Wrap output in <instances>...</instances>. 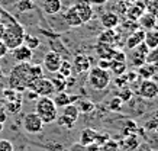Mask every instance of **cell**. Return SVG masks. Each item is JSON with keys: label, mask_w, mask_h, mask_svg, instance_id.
I'll return each instance as SVG.
<instances>
[{"label": "cell", "mask_w": 158, "mask_h": 151, "mask_svg": "<svg viewBox=\"0 0 158 151\" xmlns=\"http://www.w3.org/2000/svg\"><path fill=\"white\" fill-rule=\"evenodd\" d=\"M116 96H118V98H119L120 100L125 103V102H129L131 99H132V96H134V92H132L129 87H126V86H125V87H120L119 89V93H118Z\"/></svg>", "instance_id": "obj_32"}, {"label": "cell", "mask_w": 158, "mask_h": 151, "mask_svg": "<svg viewBox=\"0 0 158 151\" xmlns=\"http://www.w3.org/2000/svg\"><path fill=\"white\" fill-rule=\"evenodd\" d=\"M139 94L145 99H155L158 96V83L152 78H145L139 84Z\"/></svg>", "instance_id": "obj_8"}, {"label": "cell", "mask_w": 158, "mask_h": 151, "mask_svg": "<svg viewBox=\"0 0 158 151\" xmlns=\"http://www.w3.org/2000/svg\"><path fill=\"white\" fill-rule=\"evenodd\" d=\"M65 118H68L71 122L76 124L78 121V118H80V111H78V107H77L76 103H70V105H65V106L62 107V113Z\"/></svg>", "instance_id": "obj_18"}, {"label": "cell", "mask_w": 158, "mask_h": 151, "mask_svg": "<svg viewBox=\"0 0 158 151\" xmlns=\"http://www.w3.org/2000/svg\"><path fill=\"white\" fill-rule=\"evenodd\" d=\"M89 86H90L93 90H97V92H102L107 89V86L112 82V77H110V71L109 70H105V68L100 67H93L89 70Z\"/></svg>", "instance_id": "obj_4"}, {"label": "cell", "mask_w": 158, "mask_h": 151, "mask_svg": "<svg viewBox=\"0 0 158 151\" xmlns=\"http://www.w3.org/2000/svg\"><path fill=\"white\" fill-rule=\"evenodd\" d=\"M2 93H3V99H5L6 102L23 100V94H22V92H18V90H15V89H12V87H6Z\"/></svg>", "instance_id": "obj_23"}, {"label": "cell", "mask_w": 158, "mask_h": 151, "mask_svg": "<svg viewBox=\"0 0 158 151\" xmlns=\"http://www.w3.org/2000/svg\"><path fill=\"white\" fill-rule=\"evenodd\" d=\"M23 44L28 47V48H31L32 51L34 49H36L41 45V41H39V38H36V36H34V35H28L25 34V38H23Z\"/></svg>", "instance_id": "obj_31"}, {"label": "cell", "mask_w": 158, "mask_h": 151, "mask_svg": "<svg viewBox=\"0 0 158 151\" xmlns=\"http://www.w3.org/2000/svg\"><path fill=\"white\" fill-rule=\"evenodd\" d=\"M109 71H112L113 74L116 76H122L125 74L126 71V63L125 61H110V67H109Z\"/></svg>", "instance_id": "obj_28"}, {"label": "cell", "mask_w": 158, "mask_h": 151, "mask_svg": "<svg viewBox=\"0 0 158 151\" xmlns=\"http://www.w3.org/2000/svg\"><path fill=\"white\" fill-rule=\"evenodd\" d=\"M61 77L64 78H67L71 76L73 73V65H71V61H68V60H62L61 61V65H60V68H58V71H57Z\"/></svg>", "instance_id": "obj_29"}, {"label": "cell", "mask_w": 158, "mask_h": 151, "mask_svg": "<svg viewBox=\"0 0 158 151\" xmlns=\"http://www.w3.org/2000/svg\"><path fill=\"white\" fill-rule=\"evenodd\" d=\"M44 125L45 124L42 122V119L35 112H28L22 121V127L28 134H39L44 129Z\"/></svg>", "instance_id": "obj_5"}, {"label": "cell", "mask_w": 158, "mask_h": 151, "mask_svg": "<svg viewBox=\"0 0 158 151\" xmlns=\"http://www.w3.org/2000/svg\"><path fill=\"white\" fill-rule=\"evenodd\" d=\"M138 20H139V25L142 26V29H145V31H152L157 18H155L152 13H144V15L141 16Z\"/></svg>", "instance_id": "obj_22"}, {"label": "cell", "mask_w": 158, "mask_h": 151, "mask_svg": "<svg viewBox=\"0 0 158 151\" xmlns=\"http://www.w3.org/2000/svg\"><path fill=\"white\" fill-rule=\"evenodd\" d=\"M71 65H73V70H74L77 74L89 73V70L91 68L90 57L83 55V54H78V55H76V57H74Z\"/></svg>", "instance_id": "obj_10"}, {"label": "cell", "mask_w": 158, "mask_h": 151, "mask_svg": "<svg viewBox=\"0 0 158 151\" xmlns=\"http://www.w3.org/2000/svg\"><path fill=\"white\" fill-rule=\"evenodd\" d=\"M2 12V18H0V22L6 26L5 34H3V38L2 41L5 42V45L10 49L19 47L20 44H23V38H25V28L22 25L15 19L12 15H9L6 10L0 9Z\"/></svg>", "instance_id": "obj_1"}, {"label": "cell", "mask_w": 158, "mask_h": 151, "mask_svg": "<svg viewBox=\"0 0 158 151\" xmlns=\"http://www.w3.org/2000/svg\"><path fill=\"white\" fill-rule=\"evenodd\" d=\"M110 61H112V60L100 58V61H99V65H97V67L105 68V70H109V67H110Z\"/></svg>", "instance_id": "obj_40"}, {"label": "cell", "mask_w": 158, "mask_h": 151, "mask_svg": "<svg viewBox=\"0 0 158 151\" xmlns=\"http://www.w3.org/2000/svg\"><path fill=\"white\" fill-rule=\"evenodd\" d=\"M29 67H31V63H18L12 68L9 74V87L18 92H25L29 87V84L32 83Z\"/></svg>", "instance_id": "obj_2"}, {"label": "cell", "mask_w": 158, "mask_h": 151, "mask_svg": "<svg viewBox=\"0 0 158 151\" xmlns=\"http://www.w3.org/2000/svg\"><path fill=\"white\" fill-rule=\"evenodd\" d=\"M6 121H7V113H6V111H0V122L5 124Z\"/></svg>", "instance_id": "obj_44"}, {"label": "cell", "mask_w": 158, "mask_h": 151, "mask_svg": "<svg viewBox=\"0 0 158 151\" xmlns=\"http://www.w3.org/2000/svg\"><path fill=\"white\" fill-rule=\"evenodd\" d=\"M51 83H52V86H54V90H55V93H57V92H64V90L67 89L65 78L61 77L60 74H58L57 77H52V78H51Z\"/></svg>", "instance_id": "obj_30"}, {"label": "cell", "mask_w": 158, "mask_h": 151, "mask_svg": "<svg viewBox=\"0 0 158 151\" xmlns=\"http://www.w3.org/2000/svg\"><path fill=\"white\" fill-rule=\"evenodd\" d=\"M22 103L23 100H13V102H6V111L9 113H18L22 109Z\"/></svg>", "instance_id": "obj_33"}, {"label": "cell", "mask_w": 158, "mask_h": 151, "mask_svg": "<svg viewBox=\"0 0 158 151\" xmlns=\"http://www.w3.org/2000/svg\"><path fill=\"white\" fill-rule=\"evenodd\" d=\"M145 32L147 31L139 28V29H135L134 32H131L128 39H126V48L128 49H134L136 48L138 45H141L144 42V38H145Z\"/></svg>", "instance_id": "obj_13"}, {"label": "cell", "mask_w": 158, "mask_h": 151, "mask_svg": "<svg viewBox=\"0 0 158 151\" xmlns=\"http://www.w3.org/2000/svg\"><path fill=\"white\" fill-rule=\"evenodd\" d=\"M144 44L148 47L149 49L158 48V34L154 31H147L144 38Z\"/></svg>", "instance_id": "obj_27"}, {"label": "cell", "mask_w": 158, "mask_h": 151, "mask_svg": "<svg viewBox=\"0 0 158 151\" xmlns=\"http://www.w3.org/2000/svg\"><path fill=\"white\" fill-rule=\"evenodd\" d=\"M100 23L105 29H115L116 26L120 25L119 15L115 13V12H105L100 16Z\"/></svg>", "instance_id": "obj_12"}, {"label": "cell", "mask_w": 158, "mask_h": 151, "mask_svg": "<svg viewBox=\"0 0 158 151\" xmlns=\"http://www.w3.org/2000/svg\"><path fill=\"white\" fill-rule=\"evenodd\" d=\"M0 151H15V147L9 140L2 138V140H0Z\"/></svg>", "instance_id": "obj_38"}, {"label": "cell", "mask_w": 158, "mask_h": 151, "mask_svg": "<svg viewBox=\"0 0 158 151\" xmlns=\"http://www.w3.org/2000/svg\"><path fill=\"white\" fill-rule=\"evenodd\" d=\"M3 129H5V124H2V122H0V132L3 131Z\"/></svg>", "instance_id": "obj_48"}, {"label": "cell", "mask_w": 158, "mask_h": 151, "mask_svg": "<svg viewBox=\"0 0 158 151\" xmlns=\"http://www.w3.org/2000/svg\"><path fill=\"white\" fill-rule=\"evenodd\" d=\"M5 29H6V26L2 22H0V39L3 38V34H5Z\"/></svg>", "instance_id": "obj_46"}, {"label": "cell", "mask_w": 158, "mask_h": 151, "mask_svg": "<svg viewBox=\"0 0 158 151\" xmlns=\"http://www.w3.org/2000/svg\"><path fill=\"white\" fill-rule=\"evenodd\" d=\"M62 18L65 20V23H67L68 26H73V28H78V26L83 25L80 18H78V15H77L76 9H74V6H70V7L62 13Z\"/></svg>", "instance_id": "obj_15"}, {"label": "cell", "mask_w": 158, "mask_h": 151, "mask_svg": "<svg viewBox=\"0 0 158 151\" xmlns=\"http://www.w3.org/2000/svg\"><path fill=\"white\" fill-rule=\"evenodd\" d=\"M90 2V5H99V6H102V5H106L109 0H89Z\"/></svg>", "instance_id": "obj_43"}, {"label": "cell", "mask_w": 158, "mask_h": 151, "mask_svg": "<svg viewBox=\"0 0 158 151\" xmlns=\"http://www.w3.org/2000/svg\"><path fill=\"white\" fill-rule=\"evenodd\" d=\"M86 151H100V145H97L96 142L89 144V145L86 147Z\"/></svg>", "instance_id": "obj_42"}, {"label": "cell", "mask_w": 158, "mask_h": 151, "mask_svg": "<svg viewBox=\"0 0 158 151\" xmlns=\"http://www.w3.org/2000/svg\"><path fill=\"white\" fill-rule=\"evenodd\" d=\"M44 124H52L58 116V107L49 96H39L35 100V111Z\"/></svg>", "instance_id": "obj_3"}, {"label": "cell", "mask_w": 158, "mask_h": 151, "mask_svg": "<svg viewBox=\"0 0 158 151\" xmlns=\"http://www.w3.org/2000/svg\"><path fill=\"white\" fill-rule=\"evenodd\" d=\"M18 9L19 12H31L35 9V2L34 0H20L18 3Z\"/></svg>", "instance_id": "obj_34"}, {"label": "cell", "mask_w": 158, "mask_h": 151, "mask_svg": "<svg viewBox=\"0 0 158 151\" xmlns=\"http://www.w3.org/2000/svg\"><path fill=\"white\" fill-rule=\"evenodd\" d=\"M145 63H149L158 67V48L149 49V52L147 54V58H145Z\"/></svg>", "instance_id": "obj_36"}, {"label": "cell", "mask_w": 158, "mask_h": 151, "mask_svg": "<svg viewBox=\"0 0 158 151\" xmlns=\"http://www.w3.org/2000/svg\"><path fill=\"white\" fill-rule=\"evenodd\" d=\"M138 145H139V141L134 134L125 136V140H122V148L125 151H134L135 148H138Z\"/></svg>", "instance_id": "obj_25"}, {"label": "cell", "mask_w": 158, "mask_h": 151, "mask_svg": "<svg viewBox=\"0 0 158 151\" xmlns=\"http://www.w3.org/2000/svg\"><path fill=\"white\" fill-rule=\"evenodd\" d=\"M0 111H6V100L3 98L0 99Z\"/></svg>", "instance_id": "obj_45"}, {"label": "cell", "mask_w": 158, "mask_h": 151, "mask_svg": "<svg viewBox=\"0 0 158 151\" xmlns=\"http://www.w3.org/2000/svg\"><path fill=\"white\" fill-rule=\"evenodd\" d=\"M29 74H31V78H32V82H34L35 78L42 77L44 70L41 65H32V64H31V67H29Z\"/></svg>", "instance_id": "obj_37"}, {"label": "cell", "mask_w": 158, "mask_h": 151, "mask_svg": "<svg viewBox=\"0 0 158 151\" xmlns=\"http://www.w3.org/2000/svg\"><path fill=\"white\" fill-rule=\"evenodd\" d=\"M115 49H116L115 47H112V45H109V44H102V42H99V44H97V48H96V52L100 58L112 60Z\"/></svg>", "instance_id": "obj_20"}, {"label": "cell", "mask_w": 158, "mask_h": 151, "mask_svg": "<svg viewBox=\"0 0 158 151\" xmlns=\"http://www.w3.org/2000/svg\"><path fill=\"white\" fill-rule=\"evenodd\" d=\"M152 31H154V32H157V34H158V19H157V20H155V25H154V28H152Z\"/></svg>", "instance_id": "obj_47"}, {"label": "cell", "mask_w": 158, "mask_h": 151, "mask_svg": "<svg viewBox=\"0 0 158 151\" xmlns=\"http://www.w3.org/2000/svg\"><path fill=\"white\" fill-rule=\"evenodd\" d=\"M31 90H34L38 96H51L52 93H55L54 90V86L51 83V78L48 77H39V78H35L32 83L29 84V87Z\"/></svg>", "instance_id": "obj_6"}, {"label": "cell", "mask_w": 158, "mask_h": 151, "mask_svg": "<svg viewBox=\"0 0 158 151\" xmlns=\"http://www.w3.org/2000/svg\"><path fill=\"white\" fill-rule=\"evenodd\" d=\"M0 18H2V12H0Z\"/></svg>", "instance_id": "obj_49"}, {"label": "cell", "mask_w": 158, "mask_h": 151, "mask_svg": "<svg viewBox=\"0 0 158 151\" xmlns=\"http://www.w3.org/2000/svg\"><path fill=\"white\" fill-rule=\"evenodd\" d=\"M115 41H116V34L113 29H105L100 35H99V38H97V42L109 44V45H112Z\"/></svg>", "instance_id": "obj_26"}, {"label": "cell", "mask_w": 158, "mask_h": 151, "mask_svg": "<svg viewBox=\"0 0 158 151\" xmlns=\"http://www.w3.org/2000/svg\"><path fill=\"white\" fill-rule=\"evenodd\" d=\"M7 52H9V48L5 45V42L0 39V60L2 58H5L6 55H7Z\"/></svg>", "instance_id": "obj_39"}, {"label": "cell", "mask_w": 158, "mask_h": 151, "mask_svg": "<svg viewBox=\"0 0 158 151\" xmlns=\"http://www.w3.org/2000/svg\"><path fill=\"white\" fill-rule=\"evenodd\" d=\"M62 57L55 51H49L45 54L44 57V68L48 71V73H57L60 65H61Z\"/></svg>", "instance_id": "obj_9"}, {"label": "cell", "mask_w": 158, "mask_h": 151, "mask_svg": "<svg viewBox=\"0 0 158 151\" xmlns=\"http://www.w3.org/2000/svg\"><path fill=\"white\" fill-rule=\"evenodd\" d=\"M74 9H76L77 15L81 20V23H89L91 19H93V16H94V12H93V7H91L90 2L89 0H78L74 3Z\"/></svg>", "instance_id": "obj_7"}, {"label": "cell", "mask_w": 158, "mask_h": 151, "mask_svg": "<svg viewBox=\"0 0 158 151\" xmlns=\"http://www.w3.org/2000/svg\"><path fill=\"white\" fill-rule=\"evenodd\" d=\"M62 9L61 0H44L42 2V10L45 15H57Z\"/></svg>", "instance_id": "obj_17"}, {"label": "cell", "mask_w": 158, "mask_h": 151, "mask_svg": "<svg viewBox=\"0 0 158 151\" xmlns=\"http://www.w3.org/2000/svg\"><path fill=\"white\" fill-rule=\"evenodd\" d=\"M80 99V96H70L68 93H65V90L64 92H57L55 93V98L52 99L54 103L57 105V107H64L65 105H70V103H76L77 100Z\"/></svg>", "instance_id": "obj_16"}, {"label": "cell", "mask_w": 158, "mask_h": 151, "mask_svg": "<svg viewBox=\"0 0 158 151\" xmlns=\"http://www.w3.org/2000/svg\"><path fill=\"white\" fill-rule=\"evenodd\" d=\"M12 54H13V58L18 63H31V60L34 58V51L28 48L25 44H20L19 47L13 48Z\"/></svg>", "instance_id": "obj_11"}, {"label": "cell", "mask_w": 158, "mask_h": 151, "mask_svg": "<svg viewBox=\"0 0 158 151\" xmlns=\"http://www.w3.org/2000/svg\"><path fill=\"white\" fill-rule=\"evenodd\" d=\"M107 105H109L107 107H109L110 111H113V112H119L120 109H122V106H123V102H122L118 96H115V98H112L109 102H107Z\"/></svg>", "instance_id": "obj_35"}, {"label": "cell", "mask_w": 158, "mask_h": 151, "mask_svg": "<svg viewBox=\"0 0 158 151\" xmlns=\"http://www.w3.org/2000/svg\"><path fill=\"white\" fill-rule=\"evenodd\" d=\"M25 92H26V98H28L29 100H36V99L39 98L38 94H36V93H35L34 90H31V89H26Z\"/></svg>", "instance_id": "obj_41"}, {"label": "cell", "mask_w": 158, "mask_h": 151, "mask_svg": "<svg viewBox=\"0 0 158 151\" xmlns=\"http://www.w3.org/2000/svg\"><path fill=\"white\" fill-rule=\"evenodd\" d=\"M94 136H96V131L91 128H84L80 134V144L83 147H87L89 144L94 142Z\"/></svg>", "instance_id": "obj_21"}, {"label": "cell", "mask_w": 158, "mask_h": 151, "mask_svg": "<svg viewBox=\"0 0 158 151\" xmlns=\"http://www.w3.org/2000/svg\"><path fill=\"white\" fill-rule=\"evenodd\" d=\"M144 12H145V5L141 3V2H136L135 5H129V7L126 9V13H125V15L129 18V20L136 22L141 16L144 15Z\"/></svg>", "instance_id": "obj_14"}, {"label": "cell", "mask_w": 158, "mask_h": 151, "mask_svg": "<svg viewBox=\"0 0 158 151\" xmlns=\"http://www.w3.org/2000/svg\"><path fill=\"white\" fill-rule=\"evenodd\" d=\"M157 73H158V67H155V65H152V64H149V63H145L141 67H138V76L142 80L152 78V76H155Z\"/></svg>", "instance_id": "obj_19"}, {"label": "cell", "mask_w": 158, "mask_h": 151, "mask_svg": "<svg viewBox=\"0 0 158 151\" xmlns=\"http://www.w3.org/2000/svg\"><path fill=\"white\" fill-rule=\"evenodd\" d=\"M76 105L78 107L80 113H91L94 111V107H96V105L91 100H89V99H78L76 102Z\"/></svg>", "instance_id": "obj_24"}]
</instances>
